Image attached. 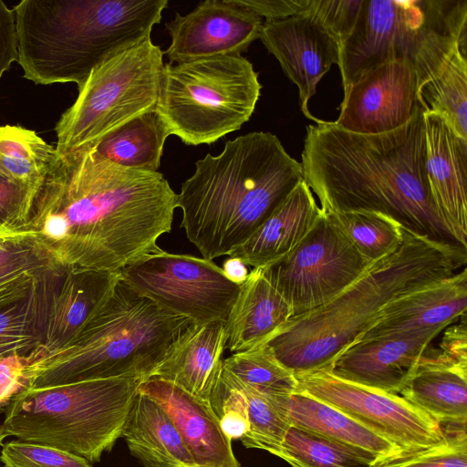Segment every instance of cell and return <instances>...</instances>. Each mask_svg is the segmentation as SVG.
<instances>
[{
  "mask_svg": "<svg viewBox=\"0 0 467 467\" xmlns=\"http://www.w3.org/2000/svg\"><path fill=\"white\" fill-rule=\"evenodd\" d=\"M177 194L159 171L125 168L84 148L57 157L21 227L67 268L119 273L161 252Z\"/></svg>",
  "mask_w": 467,
  "mask_h": 467,
  "instance_id": "cell-1",
  "label": "cell"
},
{
  "mask_svg": "<svg viewBox=\"0 0 467 467\" xmlns=\"http://www.w3.org/2000/svg\"><path fill=\"white\" fill-rule=\"evenodd\" d=\"M303 179L327 212L384 214L433 241L463 245L441 217L426 173L423 109L401 127L358 134L322 120L306 127Z\"/></svg>",
  "mask_w": 467,
  "mask_h": 467,
  "instance_id": "cell-2",
  "label": "cell"
},
{
  "mask_svg": "<svg viewBox=\"0 0 467 467\" xmlns=\"http://www.w3.org/2000/svg\"><path fill=\"white\" fill-rule=\"evenodd\" d=\"M302 165L278 138L254 131L195 162L177 194L181 227L204 259L244 244L303 181Z\"/></svg>",
  "mask_w": 467,
  "mask_h": 467,
  "instance_id": "cell-3",
  "label": "cell"
},
{
  "mask_svg": "<svg viewBox=\"0 0 467 467\" xmlns=\"http://www.w3.org/2000/svg\"><path fill=\"white\" fill-rule=\"evenodd\" d=\"M466 262V248L403 228L394 253L372 263L327 303L290 318L265 344L296 378L328 371L385 306L452 275Z\"/></svg>",
  "mask_w": 467,
  "mask_h": 467,
  "instance_id": "cell-4",
  "label": "cell"
},
{
  "mask_svg": "<svg viewBox=\"0 0 467 467\" xmlns=\"http://www.w3.org/2000/svg\"><path fill=\"white\" fill-rule=\"evenodd\" d=\"M168 0H22L15 12L17 62L37 85L75 83L140 43Z\"/></svg>",
  "mask_w": 467,
  "mask_h": 467,
  "instance_id": "cell-5",
  "label": "cell"
},
{
  "mask_svg": "<svg viewBox=\"0 0 467 467\" xmlns=\"http://www.w3.org/2000/svg\"><path fill=\"white\" fill-rule=\"evenodd\" d=\"M191 324L139 295L120 276L67 344L29 363L25 388L127 376L148 379Z\"/></svg>",
  "mask_w": 467,
  "mask_h": 467,
  "instance_id": "cell-6",
  "label": "cell"
},
{
  "mask_svg": "<svg viewBox=\"0 0 467 467\" xmlns=\"http://www.w3.org/2000/svg\"><path fill=\"white\" fill-rule=\"evenodd\" d=\"M144 379L127 376L23 388L0 408L5 413L0 431L99 462L121 437Z\"/></svg>",
  "mask_w": 467,
  "mask_h": 467,
  "instance_id": "cell-7",
  "label": "cell"
},
{
  "mask_svg": "<svg viewBox=\"0 0 467 467\" xmlns=\"http://www.w3.org/2000/svg\"><path fill=\"white\" fill-rule=\"evenodd\" d=\"M262 85L242 55L164 64L156 112L170 135L187 144H212L252 117Z\"/></svg>",
  "mask_w": 467,
  "mask_h": 467,
  "instance_id": "cell-8",
  "label": "cell"
},
{
  "mask_svg": "<svg viewBox=\"0 0 467 467\" xmlns=\"http://www.w3.org/2000/svg\"><path fill=\"white\" fill-rule=\"evenodd\" d=\"M163 67V52L148 37L94 68L56 124L57 152L93 148L128 120L155 110Z\"/></svg>",
  "mask_w": 467,
  "mask_h": 467,
  "instance_id": "cell-9",
  "label": "cell"
},
{
  "mask_svg": "<svg viewBox=\"0 0 467 467\" xmlns=\"http://www.w3.org/2000/svg\"><path fill=\"white\" fill-rule=\"evenodd\" d=\"M411 62L423 112L440 115L467 140L466 0H426V21Z\"/></svg>",
  "mask_w": 467,
  "mask_h": 467,
  "instance_id": "cell-10",
  "label": "cell"
},
{
  "mask_svg": "<svg viewBox=\"0 0 467 467\" xmlns=\"http://www.w3.org/2000/svg\"><path fill=\"white\" fill-rule=\"evenodd\" d=\"M371 264L321 209L301 242L285 256L261 269L287 302L294 317L330 301Z\"/></svg>",
  "mask_w": 467,
  "mask_h": 467,
  "instance_id": "cell-11",
  "label": "cell"
},
{
  "mask_svg": "<svg viewBox=\"0 0 467 467\" xmlns=\"http://www.w3.org/2000/svg\"><path fill=\"white\" fill-rule=\"evenodd\" d=\"M119 274L139 295L193 325L225 321L240 287L212 260L163 250Z\"/></svg>",
  "mask_w": 467,
  "mask_h": 467,
  "instance_id": "cell-12",
  "label": "cell"
},
{
  "mask_svg": "<svg viewBox=\"0 0 467 467\" xmlns=\"http://www.w3.org/2000/svg\"><path fill=\"white\" fill-rule=\"evenodd\" d=\"M297 390L335 407L399 449L436 444L444 429L400 394L340 379L328 371L296 378Z\"/></svg>",
  "mask_w": 467,
  "mask_h": 467,
  "instance_id": "cell-13",
  "label": "cell"
},
{
  "mask_svg": "<svg viewBox=\"0 0 467 467\" xmlns=\"http://www.w3.org/2000/svg\"><path fill=\"white\" fill-rule=\"evenodd\" d=\"M426 21V0H364L351 35L339 47L344 91L369 70L411 61Z\"/></svg>",
  "mask_w": 467,
  "mask_h": 467,
  "instance_id": "cell-14",
  "label": "cell"
},
{
  "mask_svg": "<svg viewBox=\"0 0 467 467\" xmlns=\"http://www.w3.org/2000/svg\"><path fill=\"white\" fill-rule=\"evenodd\" d=\"M263 19L236 0H206L165 24L171 64L225 55H241L259 38Z\"/></svg>",
  "mask_w": 467,
  "mask_h": 467,
  "instance_id": "cell-15",
  "label": "cell"
},
{
  "mask_svg": "<svg viewBox=\"0 0 467 467\" xmlns=\"http://www.w3.org/2000/svg\"><path fill=\"white\" fill-rule=\"evenodd\" d=\"M417 103L412 62L392 60L369 70L344 91L334 122L353 133L389 132L410 119Z\"/></svg>",
  "mask_w": 467,
  "mask_h": 467,
  "instance_id": "cell-16",
  "label": "cell"
},
{
  "mask_svg": "<svg viewBox=\"0 0 467 467\" xmlns=\"http://www.w3.org/2000/svg\"><path fill=\"white\" fill-rule=\"evenodd\" d=\"M259 39L298 88L304 115L318 123L308 109L317 85L333 64H338L339 44L312 16L302 14L282 20H265Z\"/></svg>",
  "mask_w": 467,
  "mask_h": 467,
  "instance_id": "cell-17",
  "label": "cell"
},
{
  "mask_svg": "<svg viewBox=\"0 0 467 467\" xmlns=\"http://www.w3.org/2000/svg\"><path fill=\"white\" fill-rule=\"evenodd\" d=\"M445 328L437 327L357 342L334 360L328 372L346 381L399 394L431 342Z\"/></svg>",
  "mask_w": 467,
  "mask_h": 467,
  "instance_id": "cell-18",
  "label": "cell"
},
{
  "mask_svg": "<svg viewBox=\"0 0 467 467\" xmlns=\"http://www.w3.org/2000/svg\"><path fill=\"white\" fill-rule=\"evenodd\" d=\"M423 121L433 202L456 239L467 247V140L436 113L423 112Z\"/></svg>",
  "mask_w": 467,
  "mask_h": 467,
  "instance_id": "cell-19",
  "label": "cell"
},
{
  "mask_svg": "<svg viewBox=\"0 0 467 467\" xmlns=\"http://www.w3.org/2000/svg\"><path fill=\"white\" fill-rule=\"evenodd\" d=\"M138 391L150 397L167 413L195 464L240 467L232 441L221 429L219 418L211 404L157 377L144 379Z\"/></svg>",
  "mask_w": 467,
  "mask_h": 467,
  "instance_id": "cell-20",
  "label": "cell"
},
{
  "mask_svg": "<svg viewBox=\"0 0 467 467\" xmlns=\"http://www.w3.org/2000/svg\"><path fill=\"white\" fill-rule=\"evenodd\" d=\"M466 309L467 269L463 267L443 280L391 302L355 343L404 332L447 327L466 314Z\"/></svg>",
  "mask_w": 467,
  "mask_h": 467,
  "instance_id": "cell-21",
  "label": "cell"
},
{
  "mask_svg": "<svg viewBox=\"0 0 467 467\" xmlns=\"http://www.w3.org/2000/svg\"><path fill=\"white\" fill-rule=\"evenodd\" d=\"M226 340L225 321L191 324L175 339L150 377L171 381L211 404Z\"/></svg>",
  "mask_w": 467,
  "mask_h": 467,
  "instance_id": "cell-22",
  "label": "cell"
},
{
  "mask_svg": "<svg viewBox=\"0 0 467 467\" xmlns=\"http://www.w3.org/2000/svg\"><path fill=\"white\" fill-rule=\"evenodd\" d=\"M399 394L441 427H466L467 362L428 348Z\"/></svg>",
  "mask_w": 467,
  "mask_h": 467,
  "instance_id": "cell-23",
  "label": "cell"
},
{
  "mask_svg": "<svg viewBox=\"0 0 467 467\" xmlns=\"http://www.w3.org/2000/svg\"><path fill=\"white\" fill-rule=\"evenodd\" d=\"M321 208L303 180L254 234L229 256L264 268L292 251L310 231Z\"/></svg>",
  "mask_w": 467,
  "mask_h": 467,
  "instance_id": "cell-24",
  "label": "cell"
},
{
  "mask_svg": "<svg viewBox=\"0 0 467 467\" xmlns=\"http://www.w3.org/2000/svg\"><path fill=\"white\" fill-rule=\"evenodd\" d=\"M291 317L292 310L261 268H253L240 285L225 320L226 349L244 351L268 341Z\"/></svg>",
  "mask_w": 467,
  "mask_h": 467,
  "instance_id": "cell-25",
  "label": "cell"
},
{
  "mask_svg": "<svg viewBox=\"0 0 467 467\" xmlns=\"http://www.w3.org/2000/svg\"><path fill=\"white\" fill-rule=\"evenodd\" d=\"M119 279V273L67 268L51 303L43 346L28 355L29 363L67 344Z\"/></svg>",
  "mask_w": 467,
  "mask_h": 467,
  "instance_id": "cell-26",
  "label": "cell"
},
{
  "mask_svg": "<svg viewBox=\"0 0 467 467\" xmlns=\"http://www.w3.org/2000/svg\"><path fill=\"white\" fill-rule=\"evenodd\" d=\"M67 268L40 238L22 227L0 229V310L28 296L36 285Z\"/></svg>",
  "mask_w": 467,
  "mask_h": 467,
  "instance_id": "cell-27",
  "label": "cell"
},
{
  "mask_svg": "<svg viewBox=\"0 0 467 467\" xmlns=\"http://www.w3.org/2000/svg\"><path fill=\"white\" fill-rule=\"evenodd\" d=\"M130 452L144 467L194 463L177 428L150 397L138 391L122 431Z\"/></svg>",
  "mask_w": 467,
  "mask_h": 467,
  "instance_id": "cell-28",
  "label": "cell"
},
{
  "mask_svg": "<svg viewBox=\"0 0 467 467\" xmlns=\"http://www.w3.org/2000/svg\"><path fill=\"white\" fill-rule=\"evenodd\" d=\"M66 271L48 276L26 297L0 310V358L28 356L43 346L51 303Z\"/></svg>",
  "mask_w": 467,
  "mask_h": 467,
  "instance_id": "cell-29",
  "label": "cell"
},
{
  "mask_svg": "<svg viewBox=\"0 0 467 467\" xmlns=\"http://www.w3.org/2000/svg\"><path fill=\"white\" fill-rule=\"evenodd\" d=\"M170 133L156 110L142 113L106 134L93 148L125 168L158 171Z\"/></svg>",
  "mask_w": 467,
  "mask_h": 467,
  "instance_id": "cell-30",
  "label": "cell"
},
{
  "mask_svg": "<svg viewBox=\"0 0 467 467\" xmlns=\"http://www.w3.org/2000/svg\"><path fill=\"white\" fill-rule=\"evenodd\" d=\"M292 425L333 440L356 446L378 455L399 450L356 420L305 392L296 391L287 400Z\"/></svg>",
  "mask_w": 467,
  "mask_h": 467,
  "instance_id": "cell-31",
  "label": "cell"
},
{
  "mask_svg": "<svg viewBox=\"0 0 467 467\" xmlns=\"http://www.w3.org/2000/svg\"><path fill=\"white\" fill-rule=\"evenodd\" d=\"M56 147L19 125L0 126V175L21 185L36 197L55 162Z\"/></svg>",
  "mask_w": 467,
  "mask_h": 467,
  "instance_id": "cell-32",
  "label": "cell"
},
{
  "mask_svg": "<svg viewBox=\"0 0 467 467\" xmlns=\"http://www.w3.org/2000/svg\"><path fill=\"white\" fill-rule=\"evenodd\" d=\"M273 454L292 467H371L380 456L295 425Z\"/></svg>",
  "mask_w": 467,
  "mask_h": 467,
  "instance_id": "cell-33",
  "label": "cell"
},
{
  "mask_svg": "<svg viewBox=\"0 0 467 467\" xmlns=\"http://www.w3.org/2000/svg\"><path fill=\"white\" fill-rule=\"evenodd\" d=\"M325 212L371 263L394 253L402 242L403 227L384 214L365 211Z\"/></svg>",
  "mask_w": 467,
  "mask_h": 467,
  "instance_id": "cell-34",
  "label": "cell"
},
{
  "mask_svg": "<svg viewBox=\"0 0 467 467\" xmlns=\"http://www.w3.org/2000/svg\"><path fill=\"white\" fill-rule=\"evenodd\" d=\"M223 368L245 385L265 396H290L297 379L264 343L223 359Z\"/></svg>",
  "mask_w": 467,
  "mask_h": 467,
  "instance_id": "cell-35",
  "label": "cell"
},
{
  "mask_svg": "<svg viewBox=\"0 0 467 467\" xmlns=\"http://www.w3.org/2000/svg\"><path fill=\"white\" fill-rule=\"evenodd\" d=\"M235 379L248 403L249 431L240 441L246 448L273 454L292 425L287 408L289 396H265Z\"/></svg>",
  "mask_w": 467,
  "mask_h": 467,
  "instance_id": "cell-36",
  "label": "cell"
},
{
  "mask_svg": "<svg viewBox=\"0 0 467 467\" xmlns=\"http://www.w3.org/2000/svg\"><path fill=\"white\" fill-rule=\"evenodd\" d=\"M441 441L380 455L371 467H467L466 427L447 426Z\"/></svg>",
  "mask_w": 467,
  "mask_h": 467,
  "instance_id": "cell-37",
  "label": "cell"
},
{
  "mask_svg": "<svg viewBox=\"0 0 467 467\" xmlns=\"http://www.w3.org/2000/svg\"><path fill=\"white\" fill-rule=\"evenodd\" d=\"M211 405L221 429L231 440H241L249 431L248 403L235 378L222 366Z\"/></svg>",
  "mask_w": 467,
  "mask_h": 467,
  "instance_id": "cell-38",
  "label": "cell"
},
{
  "mask_svg": "<svg viewBox=\"0 0 467 467\" xmlns=\"http://www.w3.org/2000/svg\"><path fill=\"white\" fill-rule=\"evenodd\" d=\"M0 461L4 467H92L80 456L17 439L3 445Z\"/></svg>",
  "mask_w": 467,
  "mask_h": 467,
  "instance_id": "cell-39",
  "label": "cell"
},
{
  "mask_svg": "<svg viewBox=\"0 0 467 467\" xmlns=\"http://www.w3.org/2000/svg\"><path fill=\"white\" fill-rule=\"evenodd\" d=\"M364 0H310L304 14L316 19L340 45L351 35Z\"/></svg>",
  "mask_w": 467,
  "mask_h": 467,
  "instance_id": "cell-40",
  "label": "cell"
},
{
  "mask_svg": "<svg viewBox=\"0 0 467 467\" xmlns=\"http://www.w3.org/2000/svg\"><path fill=\"white\" fill-rule=\"evenodd\" d=\"M34 200L26 188L0 175V225L15 228L25 224Z\"/></svg>",
  "mask_w": 467,
  "mask_h": 467,
  "instance_id": "cell-41",
  "label": "cell"
},
{
  "mask_svg": "<svg viewBox=\"0 0 467 467\" xmlns=\"http://www.w3.org/2000/svg\"><path fill=\"white\" fill-rule=\"evenodd\" d=\"M28 364V356L14 354L0 358V408L26 387L25 372Z\"/></svg>",
  "mask_w": 467,
  "mask_h": 467,
  "instance_id": "cell-42",
  "label": "cell"
},
{
  "mask_svg": "<svg viewBox=\"0 0 467 467\" xmlns=\"http://www.w3.org/2000/svg\"><path fill=\"white\" fill-rule=\"evenodd\" d=\"M310 0H236L265 20H282L304 14Z\"/></svg>",
  "mask_w": 467,
  "mask_h": 467,
  "instance_id": "cell-43",
  "label": "cell"
},
{
  "mask_svg": "<svg viewBox=\"0 0 467 467\" xmlns=\"http://www.w3.org/2000/svg\"><path fill=\"white\" fill-rule=\"evenodd\" d=\"M17 57L15 12L0 0V79Z\"/></svg>",
  "mask_w": 467,
  "mask_h": 467,
  "instance_id": "cell-44",
  "label": "cell"
},
{
  "mask_svg": "<svg viewBox=\"0 0 467 467\" xmlns=\"http://www.w3.org/2000/svg\"><path fill=\"white\" fill-rule=\"evenodd\" d=\"M221 268L230 281L239 285L246 280L249 274L247 265L236 257L229 256L224 260Z\"/></svg>",
  "mask_w": 467,
  "mask_h": 467,
  "instance_id": "cell-45",
  "label": "cell"
},
{
  "mask_svg": "<svg viewBox=\"0 0 467 467\" xmlns=\"http://www.w3.org/2000/svg\"><path fill=\"white\" fill-rule=\"evenodd\" d=\"M178 467H211V466H202V465H198L195 463H192V464L182 463Z\"/></svg>",
  "mask_w": 467,
  "mask_h": 467,
  "instance_id": "cell-46",
  "label": "cell"
},
{
  "mask_svg": "<svg viewBox=\"0 0 467 467\" xmlns=\"http://www.w3.org/2000/svg\"><path fill=\"white\" fill-rule=\"evenodd\" d=\"M5 437L0 431V445H2V441Z\"/></svg>",
  "mask_w": 467,
  "mask_h": 467,
  "instance_id": "cell-47",
  "label": "cell"
},
{
  "mask_svg": "<svg viewBox=\"0 0 467 467\" xmlns=\"http://www.w3.org/2000/svg\"><path fill=\"white\" fill-rule=\"evenodd\" d=\"M3 228V226L0 225V229Z\"/></svg>",
  "mask_w": 467,
  "mask_h": 467,
  "instance_id": "cell-48",
  "label": "cell"
}]
</instances>
